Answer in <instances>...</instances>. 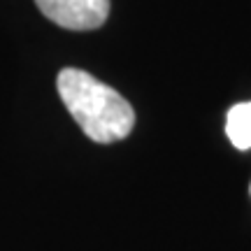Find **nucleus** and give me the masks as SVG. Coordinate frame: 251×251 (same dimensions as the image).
<instances>
[{"label":"nucleus","mask_w":251,"mask_h":251,"mask_svg":"<svg viewBox=\"0 0 251 251\" xmlns=\"http://www.w3.org/2000/svg\"><path fill=\"white\" fill-rule=\"evenodd\" d=\"M40 12L68 30H96L109 17V0H35Z\"/></svg>","instance_id":"obj_2"},{"label":"nucleus","mask_w":251,"mask_h":251,"mask_svg":"<svg viewBox=\"0 0 251 251\" xmlns=\"http://www.w3.org/2000/svg\"><path fill=\"white\" fill-rule=\"evenodd\" d=\"M56 86L70 117L93 142H119L135 128V109L130 102L89 72L65 68L58 72Z\"/></svg>","instance_id":"obj_1"},{"label":"nucleus","mask_w":251,"mask_h":251,"mask_svg":"<svg viewBox=\"0 0 251 251\" xmlns=\"http://www.w3.org/2000/svg\"><path fill=\"white\" fill-rule=\"evenodd\" d=\"M226 133L235 149H240V151L251 149V102H240L228 109Z\"/></svg>","instance_id":"obj_3"}]
</instances>
